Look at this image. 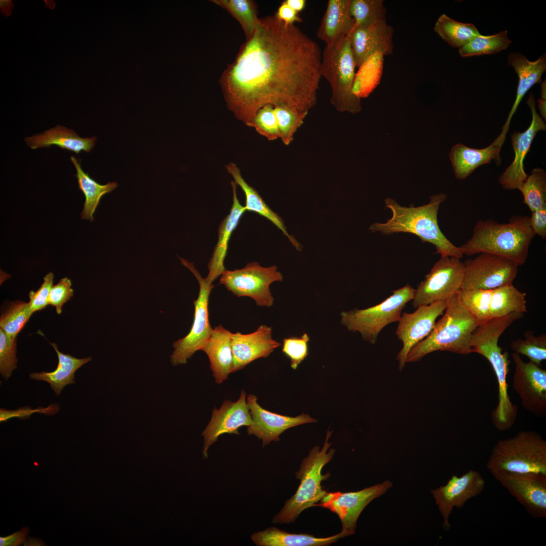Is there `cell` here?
I'll list each match as a JSON object with an SVG mask.
<instances>
[{
    "label": "cell",
    "mask_w": 546,
    "mask_h": 546,
    "mask_svg": "<svg viewBox=\"0 0 546 546\" xmlns=\"http://www.w3.org/2000/svg\"><path fill=\"white\" fill-rule=\"evenodd\" d=\"M321 57L316 42L294 24L275 15L260 19L222 75L229 108L247 125L266 105L308 114L316 103Z\"/></svg>",
    "instance_id": "1"
},
{
    "label": "cell",
    "mask_w": 546,
    "mask_h": 546,
    "mask_svg": "<svg viewBox=\"0 0 546 546\" xmlns=\"http://www.w3.org/2000/svg\"><path fill=\"white\" fill-rule=\"evenodd\" d=\"M523 315L514 312L491 318L479 324L471 338L473 352L485 357L495 374L498 384V403L491 416L493 424L499 431H505L512 427L516 420L518 409L516 405L512 402L508 393L509 354L502 352V348L498 344V339L514 322Z\"/></svg>",
    "instance_id": "2"
},
{
    "label": "cell",
    "mask_w": 546,
    "mask_h": 546,
    "mask_svg": "<svg viewBox=\"0 0 546 546\" xmlns=\"http://www.w3.org/2000/svg\"><path fill=\"white\" fill-rule=\"evenodd\" d=\"M443 193L431 196L428 203L422 206L409 207L399 205L394 199L387 197L385 207L390 209L392 216L385 222H374L369 227L373 233L383 235L408 233L418 236L422 242L432 244L436 253L440 257L450 256L461 259L463 254L459 247L453 245L439 228L437 215L440 204L446 199Z\"/></svg>",
    "instance_id": "3"
},
{
    "label": "cell",
    "mask_w": 546,
    "mask_h": 546,
    "mask_svg": "<svg viewBox=\"0 0 546 546\" xmlns=\"http://www.w3.org/2000/svg\"><path fill=\"white\" fill-rule=\"evenodd\" d=\"M535 235L527 216H513L506 223L491 219L479 220L471 237L459 248L463 255L491 253L512 260L520 266L527 258Z\"/></svg>",
    "instance_id": "4"
},
{
    "label": "cell",
    "mask_w": 546,
    "mask_h": 546,
    "mask_svg": "<svg viewBox=\"0 0 546 546\" xmlns=\"http://www.w3.org/2000/svg\"><path fill=\"white\" fill-rule=\"evenodd\" d=\"M446 301L442 317L429 335L411 349L406 363L418 361L436 351L465 355L473 353L471 338L479 323L465 308L457 293Z\"/></svg>",
    "instance_id": "5"
},
{
    "label": "cell",
    "mask_w": 546,
    "mask_h": 546,
    "mask_svg": "<svg viewBox=\"0 0 546 546\" xmlns=\"http://www.w3.org/2000/svg\"><path fill=\"white\" fill-rule=\"evenodd\" d=\"M332 434V431L329 429L322 448L314 446L302 459L299 470L295 472V478L300 481L299 486L295 494L272 517L273 523L294 522L303 511L314 507L327 494L321 483L330 475L329 473L323 474L322 470L332 460L335 452L334 448L329 449L331 443L329 440Z\"/></svg>",
    "instance_id": "6"
},
{
    "label": "cell",
    "mask_w": 546,
    "mask_h": 546,
    "mask_svg": "<svg viewBox=\"0 0 546 546\" xmlns=\"http://www.w3.org/2000/svg\"><path fill=\"white\" fill-rule=\"evenodd\" d=\"M493 475L508 472L546 475V441L537 432L522 430L497 441L486 463Z\"/></svg>",
    "instance_id": "7"
},
{
    "label": "cell",
    "mask_w": 546,
    "mask_h": 546,
    "mask_svg": "<svg viewBox=\"0 0 546 546\" xmlns=\"http://www.w3.org/2000/svg\"><path fill=\"white\" fill-rule=\"evenodd\" d=\"M356 67L348 36L326 45L322 54L321 75L329 82L331 104L339 112L356 114L361 111L360 99L353 93Z\"/></svg>",
    "instance_id": "8"
},
{
    "label": "cell",
    "mask_w": 546,
    "mask_h": 546,
    "mask_svg": "<svg viewBox=\"0 0 546 546\" xmlns=\"http://www.w3.org/2000/svg\"><path fill=\"white\" fill-rule=\"evenodd\" d=\"M415 291L407 284L393 291L392 295L375 306L343 311L341 323L349 331L360 333L365 341L375 344L384 328L398 322L405 305L413 300Z\"/></svg>",
    "instance_id": "9"
},
{
    "label": "cell",
    "mask_w": 546,
    "mask_h": 546,
    "mask_svg": "<svg viewBox=\"0 0 546 546\" xmlns=\"http://www.w3.org/2000/svg\"><path fill=\"white\" fill-rule=\"evenodd\" d=\"M181 263L195 276L199 284L197 299L194 300L195 313L193 323L189 333L184 338L173 343L174 351L170 361L174 366L185 364L195 352L202 350L209 340L213 329L209 321L208 302L210 294L214 287L212 283L203 278L195 268L193 263L179 258Z\"/></svg>",
    "instance_id": "10"
},
{
    "label": "cell",
    "mask_w": 546,
    "mask_h": 546,
    "mask_svg": "<svg viewBox=\"0 0 546 546\" xmlns=\"http://www.w3.org/2000/svg\"><path fill=\"white\" fill-rule=\"evenodd\" d=\"M283 280V275L277 266L263 267L257 262H252L241 269H225L220 276L219 284L237 297H249L257 305L269 307L274 299L270 285Z\"/></svg>",
    "instance_id": "11"
},
{
    "label": "cell",
    "mask_w": 546,
    "mask_h": 546,
    "mask_svg": "<svg viewBox=\"0 0 546 546\" xmlns=\"http://www.w3.org/2000/svg\"><path fill=\"white\" fill-rule=\"evenodd\" d=\"M464 279V265L460 259L440 257L415 289L413 306L448 300L461 289Z\"/></svg>",
    "instance_id": "12"
},
{
    "label": "cell",
    "mask_w": 546,
    "mask_h": 546,
    "mask_svg": "<svg viewBox=\"0 0 546 546\" xmlns=\"http://www.w3.org/2000/svg\"><path fill=\"white\" fill-rule=\"evenodd\" d=\"M464 279L461 289L493 290L512 284L520 266L508 258L481 253L464 262Z\"/></svg>",
    "instance_id": "13"
},
{
    "label": "cell",
    "mask_w": 546,
    "mask_h": 546,
    "mask_svg": "<svg viewBox=\"0 0 546 546\" xmlns=\"http://www.w3.org/2000/svg\"><path fill=\"white\" fill-rule=\"evenodd\" d=\"M392 486V482L386 480L357 491L328 492L314 507L326 508L335 513L341 523V531L346 536H350L355 533L357 519L365 507Z\"/></svg>",
    "instance_id": "14"
},
{
    "label": "cell",
    "mask_w": 546,
    "mask_h": 546,
    "mask_svg": "<svg viewBox=\"0 0 546 546\" xmlns=\"http://www.w3.org/2000/svg\"><path fill=\"white\" fill-rule=\"evenodd\" d=\"M446 307V301H439L419 306L412 313L404 312L401 314L395 332L402 343L396 357L400 371L406 363L411 349L429 335L437 318L443 315Z\"/></svg>",
    "instance_id": "15"
},
{
    "label": "cell",
    "mask_w": 546,
    "mask_h": 546,
    "mask_svg": "<svg viewBox=\"0 0 546 546\" xmlns=\"http://www.w3.org/2000/svg\"><path fill=\"white\" fill-rule=\"evenodd\" d=\"M515 365L513 387L522 406L537 417L546 415V370L530 361L524 362L513 352Z\"/></svg>",
    "instance_id": "16"
},
{
    "label": "cell",
    "mask_w": 546,
    "mask_h": 546,
    "mask_svg": "<svg viewBox=\"0 0 546 546\" xmlns=\"http://www.w3.org/2000/svg\"><path fill=\"white\" fill-rule=\"evenodd\" d=\"M532 517H546V475L503 472L492 475Z\"/></svg>",
    "instance_id": "17"
},
{
    "label": "cell",
    "mask_w": 546,
    "mask_h": 546,
    "mask_svg": "<svg viewBox=\"0 0 546 546\" xmlns=\"http://www.w3.org/2000/svg\"><path fill=\"white\" fill-rule=\"evenodd\" d=\"M527 104L531 111L532 120L524 131H514L511 135L514 158L498 179L499 184L505 190H518L526 180L528 175L524 170V159L536 133L546 129L545 121L536 112L535 100L532 93L529 95Z\"/></svg>",
    "instance_id": "18"
},
{
    "label": "cell",
    "mask_w": 546,
    "mask_h": 546,
    "mask_svg": "<svg viewBox=\"0 0 546 546\" xmlns=\"http://www.w3.org/2000/svg\"><path fill=\"white\" fill-rule=\"evenodd\" d=\"M246 398V393L242 390L236 401L225 400L219 409L213 408L211 420L202 433L204 437L202 453L205 458H208L209 448L220 435L225 433L238 435L240 428L251 425Z\"/></svg>",
    "instance_id": "19"
},
{
    "label": "cell",
    "mask_w": 546,
    "mask_h": 546,
    "mask_svg": "<svg viewBox=\"0 0 546 546\" xmlns=\"http://www.w3.org/2000/svg\"><path fill=\"white\" fill-rule=\"evenodd\" d=\"M485 482L477 471L470 470L461 477L453 475L444 486L431 490L443 519V527L450 528L448 518L454 507L461 508L465 503L480 494Z\"/></svg>",
    "instance_id": "20"
},
{
    "label": "cell",
    "mask_w": 546,
    "mask_h": 546,
    "mask_svg": "<svg viewBox=\"0 0 546 546\" xmlns=\"http://www.w3.org/2000/svg\"><path fill=\"white\" fill-rule=\"evenodd\" d=\"M246 400L252 421L251 425L247 427V433L261 440L263 446L272 441H278L280 435L290 428L316 421V419L303 413L291 417L267 411L260 406L257 402V397L253 394H249Z\"/></svg>",
    "instance_id": "21"
},
{
    "label": "cell",
    "mask_w": 546,
    "mask_h": 546,
    "mask_svg": "<svg viewBox=\"0 0 546 546\" xmlns=\"http://www.w3.org/2000/svg\"><path fill=\"white\" fill-rule=\"evenodd\" d=\"M394 30L386 20L354 27L348 35L356 67H360L376 54H392Z\"/></svg>",
    "instance_id": "22"
},
{
    "label": "cell",
    "mask_w": 546,
    "mask_h": 546,
    "mask_svg": "<svg viewBox=\"0 0 546 546\" xmlns=\"http://www.w3.org/2000/svg\"><path fill=\"white\" fill-rule=\"evenodd\" d=\"M231 338L233 356L232 373L243 369L258 358L268 357L281 345L272 338V328L266 325L259 326L249 334L231 333Z\"/></svg>",
    "instance_id": "23"
},
{
    "label": "cell",
    "mask_w": 546,
    "mask_h": 546,
    "mask_svg": "<svg viewBox=\"0 0 546 546\" xmlns=\"http://www.w3.org/2000/svg\"><path fill=\"white\" fill-rule=\"evenodd\" d=\"M507 64L514 69L518 77V83L515 102L498 135L504 142L511 119L522 99L532 86L541 82V76L546 70V55L543 54L536 61H530L521 53L512 52L508 55Z\"/></svg>",
    "instance_id": "24"
},
{
    "label": "cell",
    "mask_w": 546,
    "mask_h": 546,
    "mask_svg": "<svg viewBox=\"0 0 546 546\" xmlns=\"http://www.w3.org/2000/svg\"><path fill=\"white\" fill-rule=\"evenodd\" d=\"M503 144L497 137L488 147L482 149L469 148L461 144L454 145L449 154L455 177L464 179L478 167L495 160L500 165V151Z\"/></svg>",
    "instance_id": "25"
},
{
    "label": "cell",
    "mask_w": 546,
    "mask_h": 546,
    "mask_svg": "<svg viewBox=\"0 0 546 546\" xmlns=\"http://www.w3.org/2000/svg\"><path fill=\"white\" fill-rule=\"evenodd\" d=\"M231 183L233 195V204L230 213L219 226L218 241L208 264L209 272L206 279L210 283L220 276L225 270L224 260L227 254L230 238L239 224L241 217L246 211L244 206L241 204L238 198L237 184L234 181H232Z\"/></svg>",
    "instance_id": "26"
},
{
    "label": "cell",
    "mask_w": 546,
    "mask_h": 546,
    "mask_svg": "<svg viewBox=\"0 0 546 546\" xmlns=\"http://www.w3.org/2000/svg\"><path fill=\"white\" fill-rule=\"evenodd\" d=\"M231 334L221 325L215 327L202 350L208 357L210 367L217 384L222 383L232 373L233 356Z\"/></svg>",
    "instance_id": "27"
},
{
    "label": "cell",
    "mask_w": 546,
    "mask_h": 546,
    "mask_svg": "<svg viewBox=\"0 0 546 546\" xmlns=\"http://www.w3.org/2000/svg\"><path fill=\"white\" fill-rule=\"evenodd\" d=\"M351 0H329L321 24L317 37L330 45L347 36L354 23L351 15Z\"/></svg>",
    "instance_id": "28"
},
{
    "label": "cell",
    "mask_w": 546,
    "mask_h": 546,
    "mask_svg": "<svg viewBox=\"0 0 546 546\" xmlns=\"http://www.w3.org/2000/svg\"><path fill=\"white\" fill-rule=\"evenodd\" d=\"M97 138H81L72 129L57 125L44 132L25 138L27 145L32 149L50 148L57 146L62 149L77 154L81 151L89 153L94 148Z\"/></svg>",
    "instance_id": "29"
},
{
    "label": "cell",
    "mask_w": 546,
    "mask_h": 546,
    "mask_svg": "<svg viewBox=\"0 0 546 546\" xmlns=\"http://www.w3.org/2000/svg\"><path fill=\"white\" fill-rule=\"evenodd\" d=\"M346 537L341 531L326 537H317L307 533H292L275 527H269L255 532L251 535L253 542L257 546H327Z\"/></svg>",
    "instance_id": "30"
},
{
    "label": "cell",
    "mask_w": 546,
    "mask_h": 546,
    "mask_svg": "<svg viewBox=\"0 0 546 546\" xmlns=\"http://www.w3.org/2000/svg\"><path fill=\"white\" fill-rule=\"evenodd\" d=\"M226 169L234 178L237 185H239L244 193L246 198L244 207L246 211L255 212L270 220L288 238L297 250L301 251L302 246L293 236L288 233L281 217L273 211L258 193L246 183L236 164L231 162L226 165Z\"/></svg>",
    "instance_id": "31"
},
{
    "label": "cell",
    "mask_w": 546,
    "mask_h": 546,
    "mask_svg": "<svg viewBox=\"0 0 546 546\" xmlns=\"http://www.w3.org/2000/svg\"><path fill=\"white\" fill-rule=\"evenodd\" d=\"M50 344L56 350L58 357L56 369L51 372L32 373L29 375V377L35 380L49 383L51 388L59 395L65 386L75 383V372L82 365L90 361L92 358L79 359L69 354H65L58 349L55 343Z\"/></svg>",
    "instance_id": "32"
},
{
    "label": "cell",
    "mask_w": 546,
    "mask_h": 546,
    "mask_svg": "<svg viewBox=\"0 0 546 546\" xmlns=\"http://www.w3.org/2000/svg\"><path fill=\"white\" fill-rule=\"evenodd\" d=\"M70 159L76 169L75 176L77 178L78 188L85 197L81 218L92 221L94 219L93 214L102 197L117 188L118 184L115 181L108 182L105 185L99 184L83 170L80 162L75 157L71 156Z\"/></svg>",
    "instance_id": "33"
},
{
    "label": "cell",
    "mask_w": 546,
    "mask_h": 546,
    "mask_svg": "<svg viewBox=\"0 0 546 546\" xmlns=\"http://www.w3.org/2000/svg\"><path fill=\"white\" fill-rule=\"evenodd\" d=\"M526 294L509 284L492 290L490 305V318L499 317L511 313L527 312Z\"/></svg>",
    "instance_id": "34"
},
{
    "label": "cell",
    "mask_w": 546,
    "mask_h": 546,
    "mask_svg": "<svg viewBox=\"0 0 546 546\" xmlns=\"http://www.w3.org/2000/svg\"><path fill=\"white\" fill-rule=\"evenodd\" d=\"M434 30L449 45L459 48L480 34L474 24L456 21L444 14L437 19Z\"/></svg>",
    "instance_id": "35"
},
{
    "label": "cell",
    "mask_w": 546,
    "mask_h": 546,
    "mask_svg": "<svg viewBox=\"0 0 546 546\" xmlns=\"http://www.w3.org/2000/svg\"><path fill=\"white\" fill-rule=\"evenodd\" d=\"M511 43L507 30L490 35L480 34L459 48V53L462 57L493 54L506 49Z\"/></svg>",
    "instance_id": "36"
},
{
    "label": "cell",
    "mask_w": 546,
    "mask_h": 546,
    "mask_svg": "<svg viewBox=\"0 0 546 546\" xmlns=\"http://www.w3.org/2000/svg\"><path fill=\"white\" fill-rule=\"evenodd\" d=\"M213 3L226 9L242 26L248 39L254 33L260 19L257 17L254 3L250 0H213Z\"/></svg>",
    "instance_id": "37"
},
{
    "label": "cell",
    "mask_w": 546,
    "mask_h": 546,
    "mask_svg": "<svg viewBox=\"0 0 546 546\" xmlns=\"http://www.w3.org/2000/svg\"><path fill=\"white\" fill-rule=\"evenodd\" d=\"M523 197V203L534 211L546 205V173L540 168L533 169L518 189Z\"/></svg>",
    "instance_id": "38"
},
{
    "label": "cell",
    "mask_w": 546,
    "mask_h": 546,
    "mask_svg": "<svg viewBox=\"0 0 546 546\" xmlns=\"http://www.w3.org/2000/svg\"><path fill=\"white\" fill-rule=\"evenodd\" d=\"M492 290L461 289L458 296L467 310L479 323L489 320Z\"/></svg>",
    "instance_id": "39"
},
{
    "label": "cell",
    "mask_w": 546,
    "mask_h": 546,
    "mask_svg": "<svg viewBox=\"0 0 546 546\" xmlns=\"http://www.w3.org/2000/svg\"><path fill=\"white\" fill-rule=\"evenodd\" d=\"M350 11L354 27L386 20V10L382 0H351Z\"/></svg>",
    "instance_id": "40"
},
{
    "label": "cell",
    "mask_w": 546,
    "mask_h": 546,
    "mask_svg": "<svg viewBox=\"0 0 546 546\" xmlns=\"http://www.w3.org/2000/svg\"><path fill=\"white\" fill-rule=\"evenodd\" d=\"M524 339L519 338L511 344L514 352L524 355L529 361L540 366L542 361L546 359V335L545 333L535 336L532 331L524 333Z\"/></svg>",
    "instance_id": "41"
},
{
    "label": "cell",
    "mask_w": 546,
    "mask_h": 546,
    "mask_svg": "<svg viewBox=\"0 0 546 546\" xmlns=\"http://www.w3.org/2000/svg\"><path fill=\"white\" fill-rule=\"evenodd\" d=\"M33 312L29 303L22 301L12 302L0 318V327L13 339H16Z\"/></svg>",
    "instance_id": "42"
},
{
    "label": "cell",
    "mask_w": 546,
    "mask_h": 546,
    "mask_svg": "<svg viewBox=\"0 0 546 546\" xmlns=\"http://www.w3.org/2000/svg\"><path fill=\"white\" fill-rule=\"evenodd\" d=\"M280 138L288 146L293 141L298 129L303 124L307 114L299 113L285 106L274 107Z\"/></svg>",
    "instance_id": "43"
},
{
    "label": "cell",
    "mask_w": 546,
    "mask_h": 546,
    "mask_svg": "<svg viewBox=\"0 0 546 546\" xmlns=\"http://www.w3.org/2000/svg\"><path fill=\"white\" fill-rule=\"evenodd\" d=\"M269 141L280 138V133L275 108L266 105L260 108L247 125Z\"/></svg>",
    "instance_id": "44"
},
{
    "label": "cell",
    "mask_w": 546,
    "mask_h": 546,
    "mask_svg": "<svg viewBox=\"0 0 546 546\" xmlns=\"http://www.w3.org/2000/svg\"><path fill=\"white\" fill-rule=\"evenodd\" d=\"M16 341L0 328V372L6 381L17 367Z\"/></svg>",
    "instance_id": "45"
},
{
    "label": "cell",
    "mask_w": 546,
    "mask_h": 546,
    "mask_svg": "<svg viewBox=\"0 0 546 546\" xmlns=\"http://www.w3.org/2000/svg\"><path fill=\"white\" fill-rule=\"evenodd\" d=\"M309 340L307 333L299 337H290L283 339L282 352L290 358L291 367L293 370H296L308 355Z\"/></svg>",
    "instance_id": "46"
},
{
    "label": "cell",
    "mask_w": 546,
    "mask_h": 546,
    "mask_svg": "<svg viewBox=\"0 0 546 546\" xmlns=\"http://www.w3.org/2000/svg\"><path fill=\"white\" fill-rule=\"evenodd\" d=\"M71 285L70 280L66 277L61 279L58 284L53 286L51 289L49 297V304L56 307L58 314L61 313L64 304L73 295V290Z\"/></svg>",
    "instance_id": "47"
},
{
    "label": "cell",
    "mask_w": 546,
    "mask_h": 546,
    "mask_svg": "<svg viewBox=\"0 0 546 546\" xmlns=\"http://www.w3.org/2000/svg\"><path fill=\"white\" fill-rule=\"evenodd\" d=\"M53 280L54 274L50 272L44 277L43 282L36 291H30V301L28 303L33 313L44 308L49 304V297L53 286Z\"/></svg>",
    "instance_id": "48"
},
{
    "label": "cell",
    "mask_w": 546,
    "mask_h": 546,
    "mask_svg": "<svg viewBox=\"0 0 546 546\" xmlns=\"http://www.w3.org/2000/svg\"><path fill=\"white\" fill-rule=\"evenodd\" d=\"M529 223L534 234L544 239L546 237V205L531 211Z\"/></svg>",
    "instance_id": "49"
},
{
    "label": "cell",
    "mask_w": 546,
    "mask_h": 546,
    "mask_svg": "<svg viewBox=\"0 0 546 546\" xmlns=\"http://www.w3.org/2000/svg\"><path fill=\"white\" fill-rule=\"evenodd\" d=\"M275 15L277 19L286 24L292 25L295 22L301 21L298 13L293 10L285 1L282 3Z\"/></svg>",
    "instance_id": "50"
},
{
    "label": "cell",
    "mask_w": 546,
    "mask_h": 546,
    "mask_svg": "<svg viewBox=\"0 0 546 546\" xmlns=\"http://www.w3.org/2000/svg\"><path fill=\"white\" fill-rule=\"evenodd\" d=\"M29 533L27 527L22 528L20 531L6 537H0L1 546H18L24 543L26 536Z\"/></svg>",
    "instance_id": "51"
},
{
    "label": "cell",
    "mask_w": 546,
    "mask_h": 546,
    "mask_svg": "<svg viewBox=\"0 0 546 546\" xmlns=\"http://www.w3.org/2000/svg\"><path fill=\"white\" fill-rule=\"evenodd\" d=\"M541 97L538 100V109L542 118L546 120V82L545 80L541 82Z\"/></svg>",
    "instance_id": "52"
},
{
    "label": "cell",
    "mask_w": 546,
    "mask_h": 546,
    "mask_svg": "<svg viewBox=\"0 0 546 546\" xmlns=\"http://www.w3.org/2000/svg\"><path fill=\"white\" fill-rule=\"evenodd\" d=\"M285 2L298 13L304 9L306 5L305 0H286Z\"/></svg>",
    "instance_id": "53"
},
{
    "label": "cell",
    "mask_w": 546,
    "mask_h": 546,
    "mask_svg": "<svg viewBox=\"0 0 546 546\" xmlns=\"http://www.w3.org/2000/svg\"><path fill=\"white\" fill-rule=\"evenodd\" d=\"M13 3L11 0H1L0 8L1 13L6 16H9L11 14V11L13 8Z\"/></svg>",
    "instance_id": "54"
},
{
    "label": "cell",
    "mask_w": 546,
    "mask_h": 546,
    "mask_svg": "<svg viewBox=\"0 0 546 546\" xmlns=\"http://www.w3.org/2000/svg\"><path fill=\"white\" fill-rule=\"evenodd\" d=\"M24 545L26 546H42L46 545L44 542L40 539L37 538L28 537L23 543Z\"/></svg>",
    "instance_id": "55"
},
{
    "label": "cell",
    "mask_w": 546,
    "mask_h": 546,
    "mask_svg": "<svg viewBox=\"0 0 546 546\" xmlns=\"http://www.w3.org/2000/svg\"><path fill=\"white\" fill-rule=\"evenodd\" d=\"M46 2V7H50L52 9H54L56 4L53 1H44Z\"/></svg>",
    "instance_id": "56"
}]
</instances>
